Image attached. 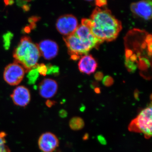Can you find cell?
<instances>
[{
    "label": "cell",
    "mask_w": 152,
    "mask_h": 152,
    "mask_svg": "<svg viewBox=\"0 0 152 152\" xmlns=\"http://www.w3.org/2000/svg\"><path fill=\"white\" fill-rule=\"evenodd\" d=\"M81 24L88 27L93 34L103 42L115 39L122 28L121 23L110 11L98 7L93 11L90 19H83Z\"/></svg>",
    "instance_id": "1"
},
{
    "label": "cell",
    "mask_w": 152,
    "mask_h": 152,
    "mask_svg": "<svg viewBox=\"0 0 152 152\" xmlns=\"http://www.w3.org/2000/svg\"><path fill=\"white\" fill-rule=\"evenodd\" d=\"M64 40L71 58L74 60L88 54L91 50L103 42L93 34L88 27L82 24L73 34L65 37Z\"/></svg>",
    "instance_id": "2"
},
{
    "label": "cell",
    "mask_w": 152,
    "mask_h": 152,
    "mask_svg": "<svg viewBox=\"0 0 152 152\" xmlns=\"http://www.w3.org/2000/svg\"><path fill=\"white\" fill-rule=\"evenodd\" d=\"M40 56L37 45L28 37L21 38L13 53L15 62L22 66L26 72L38 64Z\"/></svg>",
    "instance_id": "3"
},
{
    "label": "cell",
    "mask_w": 152,
    "mask_h": 152,
    "mask_svg": "<svg viewBox=\"0 0 152 152\" xmlns=\"http://www.w3.org/2000/svg\"><path fill=\"white\" fill-rule=\"evenodd\" d=\"M152 105L142 111L131 122L129 130L134 132L142 133L146 139L152 136Z\"/></svg>",
    "instance_id": "4"
},
{
    "label": "cell",
    "mask_w": 152,
    "mask_h": 152,
    "mask_svg": "<svg viewBox=\"0 0 152 152\" xmlns=\"http://www.w3.org/2000/svg\"><path fill=\"white\" fill-rule=\"evenodd\" d=\"M26 72L25 69L22 66L15 62L5 68L4 80L10 86H17L21 82Z\"/></svg>",
    "instance_id": "5"
},
{
    "label": "cell",
    "mask_w": 152,
    "mask_h": 152,
    "mask_svg": "<svg viewBox=\"0 0 152 152\" xmlns=\"http://www.w3.org/2000/svg\"><path fill=\"white\" fill-rule=\"evenodd\" d=\"M78 26L77 20L72 15L61 16L58 18L56 23V27L58 31L66 37L73 34Z\"/></svg>",
    "instance_id": "6"
},
{
    "label": "cell",
    "mask_w": 152,
    "mask_h": 152,
    "mask_svg": "<svg viewBox=\"0 0 152 152\" xmlns=\"http://www.w3.org/2000/svg\"><path fill=\"white\" fill-rule=\"evenodd\" d=\"M58 137L53 133L45 132L41 135L38 140L39 148L43 152H53L58 147Z\"/></svg>",
    "instance_id": "7"
},
{
    "label": "cell",
    "mask_w": 152,
    "mask_h": 152,
    "mask_svg": "<svg viewBox=\"0 0 152 152\" xmlns=\"http://www.w3.org/2000/svg\"><path fill=\"white\" fill-rule=\"evenodd\" d=\"M152 1H142L132 3L131 5V11L136 15L145 20L152 18Z\"/></svg>",
    "instance_id": "8"
},
{
    "label": "cell",
    "mask_w": 152,
    "mask_h": 152,
    "mask_svg": "<svg viewBox=\"0 0 152 152\" xmlns=\"http://www.w3.org/2000/svg\"><path fill=\"white\" fill-rule=\"evenodd\" d=\"M14 104L21 107L27 106L31 101L29 90L24 86H19L15 89L11 95Z\"/></svg>",
    "instance_id": "9"
},
{
    "label": "cell",
    "mask_w": 152,
    "mask_h": 152,
    "mask_svg": "<svg viewBox=\"0 0 152 152\" xmlns=\"http://www.w3.org/2000/svg\"><path fill=\"white\" fill-rule=\"evenodd\" d=\"M37 46L40 55L46 59H52L58 54V47L54 41L44 40L40 42Z\"/></svg>",
    "instance_id": "10"
},
{
    "label": "cell",
    "mask_w": 152,
    "mask_h": 152,
    "mask_svg": "<svg viewBox=\"0 0 152 152\" xmlns=\"http://www.w3.org/2000/svg\"><path fill=\"white\" fill-rule=\"evenodd\" d=\"M39 93L42 97L50 99L57 92L58 85L57 82L51 79H45L39 85Z\"/></svg>",
    "instance_id": "11"
},
{
    "label": "cell",
    "mask_w": 152,
    "mask_h": 152,
    "mask_svg": "<svg viewBox=\"0 0 152 152\" xmlns=\"http://www.w3.org/2000/svg\"><path fill=\"white\" fill-rule=\"evenodd\" d=\"M97 66V63L91 55H86L82 56L78 64L80 71L87 75L94 73Z\"/></svg>",
    "instance_id": "12"
},
{
    "label": "cell",
    "mask_w": 152,
    "mask_h": 152,
    "mask_svg": "<svg viewBox=\"0 0 152 152\" xmlns=\"http://www.w3.org/2000/svg\"><path fill=\"white\" fill-rule=\"evenodd\" d=\"M70 127L74 131H78L82 129L85 126V122L82 118L75 117L72 118L69 123Z\"/></svg>",
    "instance_id": "13"
},
{
    "label": "cell",
    "mask_w": 152,
    "mask_h": 152,
    "mask_svg": "<svg viewBox=\"0 0 152 152\" xmlns=\"http://www.w3.org/2000/svg\"><path fill=\"white\" fill-rule=\"evenodd\" d=\"M37 66L28 72L27 77L28 83L30 85L34 84L36 83L39 75L37 70Z\"/></svg>",
    "instance_id": "14"
},
{
    "label": "cell",
    "mask_w": 152,
    "mask_h": 152,
    "mask_svg": "<svg viewBox=\"0 0 152 152\" xmlns=\"http://www.w3.org/2000/svg\"><path fill=\"white\" fill-rule=\"evenodd\" d=\"M6 136L5 132H0V152H10V149L7 145Z\"/></svg>",
    "instance_id": "15"
},
{
    "label": "cell",
    "mask_w": 152,
    "mask_h": 152,
    "mask_svg": "<svg viewBox=\"0 0 152 152\" xmlns=\"http://www.w3.org/2000/svg\"><path fill=\"white\" fill-rule=\"evenodd\" d=\"M13 34L10 32H7L3 36V42L4 47L6 50H8L10 46Z\"/></svg>",
    "instance_id": "16"
},
{
    "label": "cell",
    "mask_w": 152,
    "mask_h": 152,
    "mask_svg": "<svg viewBox=\"0 0 152 152\" xmlns=\"http://www.w3.org/2000/svg\"><path fill=\"white\" fill-rule=\"evenodd\" d=\"M47 67L48 68L47 75H57L59 72V68L56 66L49 64L47 66Z\"/></svg>",
    "instance_id": "17"
},
{
    "label": "cell",
    "mask_w": 152,
    "mask_h": 152,
    "mask_svg": "<svg viewBox=\"0 0 152 152\" xmlns=\"http://www.w3.org/2000/svg\"><path fill=\"white\" fill-rule=\"evenodd\" d=\"M37 70L39 75L43 76H45L47 74L48 72V68L47 66L44 64H37Z\"/></svg>",
    "instance_id": "18"
},
{
    "label": "cell",
    "mask_w": 152,
    "mask_h": 152,
    "mask_svg": "<svg viewBox=\"0 0 152 152\" xmlns=\"http://www.w3.org/2000/svg\"><path fill=\"white\" fill-rule=\"evenodd\" d=\"M95 2H96V4L97 6L99 8L104 7L107 4V1H103V0H102V1L98 0V1H96Z\"/></svg>",
    "instance_id": "19"
},
{
    "label": "cell",
    "mask_w": 152,
    "mask_h": 152,
    "mask_svg": "<svg viewBox=\"0 0 152 152\" xmlns=\"http://www.w3.org/2000/svg\"><path fill=\"white\" fill-rule=\"evenodd\" d=\"M97 139L98 141L101 144L103 145H105L107 144V141L105 138L102 135H99L98 136Z\"/></svg>",
    "instance_id": "20"
},
{
    "label": "cell",
    "mask_w": 152,
    "mask_h": 152,
    "mask_svg": "<svg viewBox=\"0 0 152 152\" xmlns=\"http://www.w3.org/2000/svg\"><path fill=\"white\" fill-rule=\"evenodd\" d=\"M67 112L65 110H61L59 112V115L60 117L62 118H65L67 116Z\"/></svg>",
    "instance_id": "21"
},
{
    "label": "cell",
    "mask_w": 152,
    "mask_h": 152,
    "mask_svg": "<svg viewBox=\"0 0 152 152\" xmlns=\"http://www.w3.org/2000/svg\"><path fill=\"white\" fill-rule=\"evenodd\" d=\"M54 104V102H52V101H48L47 102V106H48V107H52V106Z\"/></svg>",
    "instance_id": "22"
},
{
    "label": "cell",
    "mask_w": 152,
    "mask_h": 152,
    "mask_svg": "<svg viewBox=\"0 0 152 152\" xmlns=\"http://www.w3.org/2000/svg\"><path fill=\"white\" fill-rule=\"evenodd\" d=\"M89 136L88 134L86 133V134H85L84 136L83 137V140H87L89 138Z\"/></svg>",
    "instance_id": "23"
},
{
    "label": "cell",
    "mask_w": 152,
    "mask_h": 152,
    "mask_svg": "<svg viewBox=\"0 0 152 152\" xmlns=\"http://www.w3.org/2000/svg\"><path fill=\"white\" fill-rule=\"evenodd\" d=\"M5 4L6 5H11L12 4H13V3L14 2L13 1H5Z\"/></svg>",
    "instance_id": "24"
},
{
    "label": "cell",
    "mask_w": 152,
    "mask_h": 152,
    "mask_svg": "<svg viewBox=\"0 0 152 152\" xmlns=\"http://www.w3.org/2000/svg\"><path fill=\"white\" fill-rule=\"evenodd\" d=\"M95 91H96V93H97V94H99V93H100V90L99 89V88H96V90H95Z\"/></svg>",
    "instance_id": "25"
}]
</instances>
